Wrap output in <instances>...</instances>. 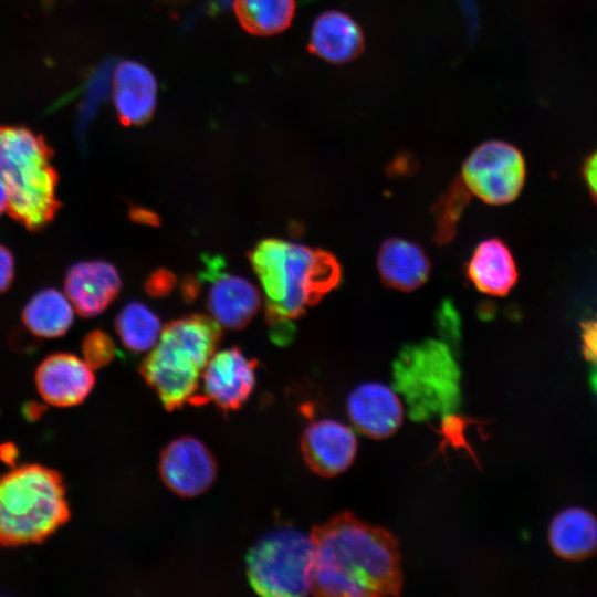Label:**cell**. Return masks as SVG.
<instances>
[{
  "label": "cell",
  "instance_id": "cell-1",
  "mask_svg": "<svg viewBox=\"0 0 597 597\" xmlns=\"http://www.w3.org/2000/svg\"><path fill=\"white\" fill-rule=\"evenodd\" d=\"M312 593L317 596L375 597L402 586L396 538L386 530L339 513L312 530Z\"/></svg>",
  "mask_w": 597,
  "mask_h": 597
},
{
  "label": "cell",
  "instance_id": "cell-2",
  "mask_svg": "<svg viewBox=\"0 0 597 597\" xmlns=\"http://www.w3.org/2000/svg\"><path fill=\"white\" fill-rule=\"evenodd\" d=\"M249 259L265 293L271 338L279 345L293 339L292 321L342 281V266L334 254L285 240L259 242L249 252Z\"/></svg>",
  "mask_w": 597,
  "mask_h": 597
},
{
  "label": "cell",
  "instance_id": "cell-3",
  "mask_svg": "<svg viewBox=\"0 0 597 597\" xmlns=\"http://www.w3.org/2000/svg\"><path fill=\"white\" fill-rule=\"evenodd\" d=\"M220 338V325L201 314L175 320L164 327L139 371L168 411L196 404L200 374Z\"/></svg>",
  "mask_w": 597,
  "mask_h": 597
},
{
  "label": "cell",
  "instance_id": "cell-4",
  "mask_svg": "<svg viewBox=\"0 0 597 597\" xmlns=\"http://www.w3.org/2000/svg\"><path fill=\"white\" fill-rule=\"evenodd\" d=\"M53 155L42 135L27 127L0 125V179L9 193L7 212L29 231L42 230L62 206Z\"/></svg>",
  "mask_w": 597,
  "mask_h": 597
},
{
  "label": "cell",
  "instance_id": "cell-5",
  "mask_svg": "<svg viewBox=\"0 0 597 597\" xmlns=\"http://www.w3.org/2000/svg\"><path fill=\"white\" fill-rule=\"evenodd\" d=\"M70 519L59 472L24 464L0 476V545L41 543Z\"/></svg>",
  "mask_w": 597,
  "mask_h": 597
},
{
  "label": "cell",
  "instance_id": "cell-6",
  "mask_svg": "<svg viewBox=\"0 0 597 597\" xmlns=\"http://www.w3.org/2000/svg\"><path fill=\"white\" fill-rule=\"evenodd\" d=\"M394 388L415 421L453 416L461 401L460 368L443 341L406 345L392 365Z\"/></svg>",
  "mask_w": 597,
  "mask_h": 597
},
{
  "label": "cell",
  "instance_id": "cell-7",
  "mask_svg": "<svg viewBox=\"0 0 597 597\" xmlns=\"http://www.w3.org/2000/svg\"><path fill=\"white\" fill-rule=\"evenodd\" d=\"M313 565L311 535L287 526L263 535L247 556L251 587L268 597L308 594L312 590Z\"/></svg>",
  "mask_w": 597,
  "mask_h": 597
},
{
  "label": "cell",
  "instance_id": "cell-8",
  "mask_svg": "<svg viewBox=\"0 0 597 597\" xmlns=\"http://www.w3.org/2000/svg\"><path fill=\"white\" fill-rule=\"evenodd\" d=\"M462 182L483 202L502 206L513 201L525 180V160L512 144L499 139L476 146L461 168Z\"/></svg>",
  "mask_w": 597,
  "mask_h": 597
},
{
  "label": "cell",
  "instance_id": "cell-9",
  "mask_svg": "<svg viewBox=\"0 0 597 597\" xmlns=\"http://www.w3.org/2000/svg\"><path fill=\"white\" fill-rule=\"evenodd\" d=\"M199 281L209 283L206 304L213 320L231 329L247 326L260 307L255 286L242 276L226 271L220 255H202Z\"/></svg>",
  "mask_w": 597,
  "mask_h": 597
},
{
  "label": "cell",
  "instance_id": "cell-10",
  "mask_svg": "<svg viewBox=\"0 0 597 597\" xmlns=\"http://www.w3.org/2000/svg\"><path fill=\"white\" fill-rule=\"evenodd\" d=\"M258 366L259 362L239 347L213 354L205 367L196 405L212 401L223 413L239 410L255 388Z\"/></svg>",
  "mask_w": 597,
  "mask_h": 597
},
{
  "label": "cell",
  "instance_id": "cell-11",
  "mask_svg": "<svg viewBox=\"0 0 597 597\" xmlns=\"http://www.w3.org/2000/svg\"><path fill=\"white\" fill-rule=\"evenodd\" d=\"M217 473L213 454L195 437H178L160 452V478L179 496L193 498L206 492L214 482Z\"/></svg>",
  "mask_w": 597,
  "mask_h": 597
},
{
  "label": "cell",
  "instance_id": "cell-12",
  "mask_svg": "<svg viewBox=\"0 0 597 597\" xmlns=\"http://www.w3.org/2000/svg\"><path fill=\"white\" fill-rule=\"evenodd\" d=\"M357 447L353 428L328 418L311 422L301 438L305 463L314 473L324 478L346 471L355 460Z\"/></svg>",
  "mask_w": 597,
  "mask_h": 597
},
{
  "label": "cell",
  "instance_id": "cell-13",
  "mask_svg": "<svg viewBox=\"0 0 597 597\" xmlns=\"http://www.w3.org/2000/svg\"><path fill=\"white\" fill-rule=\"evenodd\" d=\"M353 427L371 439H385L400 427L405 407L399 394L383 383L368 381L356 386L346 400Z\"/></svg>",
  "mask_w": 597,
  "mask_h": 597
},
{
  "label": "cell",
  "instance_id": "cell-14",
  "mask_svg": "<svg viewBox=\"0 0 597 597\" xmlns=\"http://www.w3.org/2000/svg\"><path fill=\"white\" fill-rule=\"evenodd\" d=\"M35 385L45 402L55 407H72L90 395L95 376L84 359L69 353H55L38 366Z\"/></svg>",
  "mask_w": 597,
  "mask_h": 597
},
{
  "label": "cell",
  "instance_id": "cell-15",
  "mask_svg": "<svg viewBox=\"0 0 597 597\" xmlns=\"http://www.w3.org/2000/svg\"><path fill=\"white\" fill-rule=\"evenodd\" d=\"M122 287L116 268L106 261H82L73 264L64 280L65 295L83 317L103 313Z\"/></svg>",
  "mask_w": 597,
  "mask_h": 597
},
{
  "label": "cell",
  "instance_id": "cell-16",
  "mask_svg": "<svg viewBox=\"0 0 597 597\" xmlns=\"http://www.w3.org/2000/svg\"><path fill=\"white\" fill-rule=\"evenodd\" d=\"M113 101L123 125L145 124L156 109L157 82L154 74L136 61L119 62L113 76Z\"/></svg>",
  "mask_w": 597,
  "mask_h": 597
},
{
  "label": "cell",
  "instance_id": "cell-17",
  "mask_svg": "<svg viewBox=\"0 0 597 597\" xmlns=\"http://www.w3.org/2000/svg\"><path fill=\"white\" fill-rule=\"evenodd\" d=\"M365 49L362 27L348 13L327 10L316 17L311 28L308 51L333 64L355 60Z\"/></svg>",
  "mask_w": 597,
  "mask_h": 597
},
{
  "label": "cell",
  "instance_id": "cell-18",
  "mask_svg": "<svg viewBox=\"0 0 597 597\" xmlns=\"http://www.w3.org/2000/svg\"><path fill=\"white\" fill-rule=\"evenodd\" d=\"M377 269L381 281L388 287L410 292L426 283L431 264L419 244L394 237L380 244Z\"/></svg>",
  "mask_w": 597,
  "mask_h": 597
},
{
  "label": "cell",
  "instance_id": "cell-19",
  "mask_svg": "<svg viewBox=\"0 0 597 597\" xmlns=\"http://www.w3.org/2000/svg\"><path fill=\"white\" fill-rule=\"evenodd\" d=\"M470 283L490 296L506 295L517 281V269L507 245L498 238L481 241L465 268Z\"/></svg>",
  "mask_w": 597,
  "mask_h": 597
},
{
  "label": "cell",
  "instance_id": "cell-20",
  "mask_svg": "<svg viewBox=\"0 0 597 597\" xmlns=\"http://www.w3.org/2000/svg\"><path fill=\"white\" fill-rule=\"evenodd\" d=\"M552 551L567 561H582L597 553V517L586 509L568 507L557 513L548 527Z\"/></svg>",
  "mask_w": 597,
  "mask_h": 597
},
{
  "label": "cell",
  "instance_id": "cell-21",
  "mask_svg": "<svg viewBox=\"0 0 597 597\" xmlns=\"http://www.w3.org/2000/svg\"><path fill=\"white\" fill-rule=\"evenodd\" d=\"M21 318L34 336L55 338L70 329L74 320V307L59 290L43 289L25 304Z\"/></svg>",
  "mask_w": 597,
  "mask_h": 597
},
{
  "label": "cell",
  "instance_id": "cell-22",
  "mask_svg": "<svg viewBox=\"0 0 597 597\" xmlns=\"http://www.w3.org/2000/svg\"><path fill=\"white\" fill-rule=\"evenodd\" d=\"M295 9V0H233V10L241 27L261 36L286 30Z\"/></svg>",
  "mask_w": 597,
  "mask_h": 597
},
{
  "label": "cell",
  "instance_id": "cell-23",
  "mask_svg": "<svg viewBox=\"0 0 597 597\" xmlns=\"http://www.w3.org/2000/svg\"><path fill=\"white\" fill-rule=\"evenodd\" d=\"M115 329L123 345L136 353L153 348L160 335L158 316L144 303H127L115 318Z\"/></svg>",
  "mask_w": 597,
  "mask_h": 597
},
{
  "label": "cell",
  "instance_id": "cell-24",
  "mask_svg": "<svg viewBox=\"0 0 597 597\" xmlns=\"http://www.w3.org/2000/svg\"><path fill=\"white\" fill-rule=\"evenodd\" d=\"M470 191L462 180L454 181L433 207L434 239L439 244L449 243L457 232L460 217L469 201Z\"/></svg>",
  "mask_w": 597,
  "mask_h": 597
},
{
  "label": "cell",
  "instance_id": "cell-25",
  "mask_svg": "<svg viewBox=\"0 0 597 597\" xmlns=\"http://www.w3.org/2000/svg\"><path fill=\"white\" fill-rule=\"evenodd\" d=\"M115 353L113 338L101 329L92 331L83 338V358L92 369L108 365L114 359Z\"/></svg>",
  "mask_w": 597,
  "mask_h": 597
},
{
  "label": "cell",
  "instance_id": "cell-26",
  "mask_svg": "<svg viewBox=\"0 0 597 597\" xmlns=\"http://www.w3.org/2000/svg\"><path fill=\"white\" fill-rule=\"evenodd\" d=\"M436 325L441 335V341L450 347L457 345L460 339L461 322L460 314L450 300H444L436 313Z\"/></svg>",
  "mask_w": 597,
  "mask_h": 597
},
{
  "label": "cell",
  "instance_id": "cell-27",
  "mask_svg": "<svg viewBox=\"0 0 597 597\" xmlns=\"http://www.w3.org/2000/svg\"><path fill=\"white\" fill-rule=\"evenodd\" d=\"M176 285V276L172 272L165 269H159L151 273L146 281L145 289L150 296H166Z\"/></svg>",
  "mask_w": 597,
  "mask_h": 597
},
{
  "label": "cell",
  "instance_id": "cell-28",
  "mask_svg": "<svg viewBox=\"0 0 597 597\" xmlns=\"http://www.w3.org/2000/svg\"><path fill=\"white\" fill-rule=\"evenodd\" d=\"M14 277V259L8 248L0 244V294L6 292Z\"/></svg>",
  "mask_w": 597,
  "mask_h": 597
},
{
  "label": "cell",
  "instance_id": "cell-29",
  "mask_svg": "<svg viewBox=\"0 0 597 597\" xmlns=\"http://www.w3.org/2000/svg\"><path fill=\"white\" fill-rule=\"evenodd\" d=\"M584 176L590 189L597 196V150L587 158L584 165Z\"/></svg>",
  "mask_w": 597,
  "mask_h": 597
},
{
  "label": "cell",
  "instance_id": "cell-30",
  "mask_svg": "<svg viewBox=\"0 0 597 597\" xmlns=\"http://www.w3.org/2000/svg\"><path fill=\"white\" fill-rule=\"evenodd\" d=\"M129 217L133 221L148 224V226H158L159 224V217L154 213L150 210L140 208V207H134L129 211Z\"/></svg>",
  "mask_w": 597,
  "mask_h": 597
},
{
  "label": "cell",
  "instance_id": "cell-31",
  "mask_svg": "<svg viewBox=\"0 0 597 597\" xmlns=\"http://www.w3.org/2000/svg\"><path fill=\"white\" fill-rule=\"evenodd\" d=\"M201 282L198 277L187 276L181 283V294L186 302H191L199 296Z\"/></svg>",
  "mask_w": 597,
  "mask_h": 597
},
{
  "label": "cell",
  "instance_id": "cell-32",
  "mask_svg": "<svg viewBox=\"0 0 597 597\" xmlns=\"http://www.w3.org/2000/svg\"><path fill=\"white\" fill-rule=\"evenodd\" d=\"M585 354L593 362H597V323L585 333Z\"/></svg>",
  "mask_w": 597,
  "mask_h": 597
},
{
  "label": "cell",
  "instance_id": "cell-33",
  "mask_svg": "<svg viewBox=\"0 0 597 597\" xmlns=\"http://www.w3.org/2000/svg\"><path fill=\"white\" fill-rule=\"evenodd\" d=\"M18 458V448L11 443L6 442L0 446V460L7 464H14Z\"/></svg>",
  "mask_w": 597,
  "mask_h": 597
},
{
  "label": "cell",
  "instance_id": "cell-34",
  "mask_svg": "<svg viewBox=\"0 0 597 597\" xmlns=\"http://www.w3.org/2000/svg\"><path fill=\"white\" fill-rule=\"evenodd\" d=\"M44 411V406L39 402H27L23 407L24 417L28 420H36Z\"/></svg>",
  "mask_w": 597,
  "mask_h": 597
},
{
  "label": "cell",
  "instance_id": "cell-35",
  "mask_svg": "<svg viewBox=\"0 0 597 597\" xmlns=\"http://www.w3.org/2000/svg\"><path fill=\"white\" fill-rule=\"evenodd\" d=\"M9 202V193L6 185L0 179V216L7 211Z\"/></svg>",
  "mask_w": 597,
  "mask_h": 597
},
{
  "label": "cell",
  "instance_id": "cell-36",
  "mask_svg": "<svg viewBox=\"0 0 597 597\" xmlns=\"http://www.w3.org/2000/svg\"><path fill=\"white\" fill-rule=\"evenodd\" d=\"M160 1L168 2V3H179V2H184L186 0H160Z\"/></svg>",
  "mask_w": 597,
  "mask_h": 597
}]
</instances>
